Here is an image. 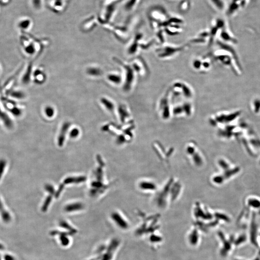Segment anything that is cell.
Returning a JSON list of instances; mask_svg holds the SVG:
<instances>
[{"mask_svg": "<svg viewBox=\"0 0 260 260\" xmlns=\"http://www.w3.org/2000/svg\"><path fill=\"white\" fill-rule=\"evenodd\" d=\"M170 16L164 7L159 5L153 6L147 13L150 26L155 31L160 29L161 24L166 21Z\"/></svg>", "mask_w": 260, "mask_h": 260, "instance_id": "cell-1", "label": "cell"}, {"mask_svg": "<svg viewBox=\"0 0 260 260\" xmlns=\"http://www.w3.org/2000/svg\"><path fill=\"white\" fill-rule=\"evenodd\" d=\"M189 43L183 45H174L165 43L160 44L155 50L157 57L161 59H168L173 58L189 47Z\"/></svg>", "mask_w": 260, "mask_h": 260, "instance_id": "cell-2", "label": "cell"}, {"mask_svg": "<svg viewBox=\"0 0 260 260\" xmlns=\"http://www.w3.org/2000/svg\"><path fill=\"white\" fill-rule=\"evenodd\" d=\"M113 59L123 68L124 71V79L123 83V90L125 92H129L134 86L137 74L131 64L124 62L116 57H114Z\"/></svg>", "mask_w": 260, "mask_h": 260, "instance_id": "cell-3", "label": "cell"}, {"mask_svg": "<svg viewBox=\"0 0 260 260\" xmlns=\"http://www.w3.org/2000/svg\"><path fill=\"white\" fill-rule=\"evenodd\" d=\"M173 101L170 90H166L159 102L158 108L159 114L163 119H168L172 116V108Z\"/></svg>", "mask_w": 260, "mask_h": 260, "instance_id": "cell-4", "label": "cell"}, {"mask_svg": "<svg viewBox=\"0 0 260 260\" xmlns=\"http://www.w3.org/2000/svg\"><path fill=\"white\" fill-rule=\"evenodd\" d=\"M131 66L137 75L145 77L148 75L149 69L145 60L141 57H137L131 62Z\"/></svg>", "mask_w": 260, "mask_h": 260, "instance_id": "cell-5", "label": "cell"}, {"mask_svg": "<svg viewBox=\"0 0 260 260\" xmlns=\"http://www.w3.org/2000/svg\"><path fill=\"white\" fill-rule=\"evenodd\" d=\"M144 35L142 32L135 33L127 48V53L130 56H134L137 53L140 49V44L143 39Z\"/></svg>", "mask_w": 260, "mask_h": 260, "instance_id": "cell-6", "label": "cell"}, {"mask_svg": "<svg viewBox=\"0 0 260 260\" xmlns=\"http://www.w3.org/2000/svg\"><path fill=\"white\" fill-rule=\"evenodd\" d=\"M21 43H22L24 53H26L27 55L32 56L36 52V48L33 42H31L28 40H22Z\"/></svg>", "mask_w": 260, "mask_h": 260, "instance_id": "cell-7", "label": "cell"}, {"mask_svg": "<svg viewBox=\"0 0 260 260\" xmlns=\"http://www.w3.org/2000/svg\"><path fill=\"white\" fill-rule=\"evenodd\" d=\"M210 36V33L208 31H203L197 34L195 37L192 38L189 42V44H202L206 42V39Z\"/></svg>", "mask_w": 260, "mask_h": 260, "instance_id": "cell-8", "label": "cell"}, {"mask_svg": "<svg viewBox=\"0 0 260 260\" xmlns=\"http://www.w3.org/2000/svg\"><path fill=\"white\" fill-rule=\"evenodd\" d=\"M118 112L119 115V118L123 123H124L126 119L129 118L131 114L128 108L125 104H120L118 106Z\"/></svg>", "mask_w": 260, "mask_h": 260, "instance_id": "cell-9", "label": "cell"}, {"mask_svg": "<svg viewBox=\"0 0 260 260\" xmlns=\"http://www.w3.org/2000/svg\"><path fill=\"white\" fill-rule=\"evenodd\" d=\"M107 79L110 82L115 85H119L123 83L122 75L117 72L110 73L107 76Z\"/></svg>", "mask_w": 260, "mask_h": 260, "instance_id": "cell-10", "label": "cell"}, {"mask_svg": "<svg viewBox=\"0 0 260 260\" xmlns=\"http://www.w3.org/2000/svg\"><path fill=\"white\" fill-rule=\"evenodd\" d=\"M100 103L104 108L110 112H113L116 108L115 103L112 100L107 97H102L100 100Z\"/></svg>", "mask_w": 260, "mask_h": 260, "instance_id": "cell-11", "label": "cell"}, {"mask_svg": "<svg viewBox=\"0 0 260 260\" xmlns=\"http://www.w3.org/2000/svg\"><path fill=\"white\" fill-rule=\"evenodd\" d=\"M182 96L185 99L189 100L194 96V92L191 87L186 82H182Z\"/></svg>", "mask_w": 260, "mask_h": 260, "instance_id": "cell-12", "label": "cell"}, {"mask_svg": "<svg viewBox=\"0 0 260 260\" xmlns=\"http://www.w3.org/2000/svg\"><path fill=\"white\" fill-rule=\"evenodd\" d=\"M34 82L38 84H42L46 80V75L43 71L40 68H37L32 73Z\"/></svg>", "mask_w": 260, "mask_h": 260, "instance_id": "cell-13", "label": "cell"}, {"mask_svg": "<svg viewBox=\"0 0 260 260\" xmlns=\"http://www.w3.org/2000/svg\"><path fill=\"white\" fill-rule=\"evenodd\" d=\"M191 0H181L178 5V9L181 13L188 12L191 7Z\"/></svg>", "mask_w": 260, "mask_h": 260, "instance_id": "cell-14", "label": "cell"}, {"mask_svg": "<svg viewBox=\"0 0 260 260\" xmlns=\"http://www.w3.org/2000/svg\"><path fill=\"white\" fill-rule=\"evenodd\" d=\"M182 104L184 111L185 115L188 117L191 116L193 112V106L191 102L186 100Z\"/></svg>", "mask_w": 260, "mask_h": 260, "instance_id": "cell-15", "label": "cell"}, {"mask_svg": "<svg viewBox=\"0 0 260 260\" xmlns=\"http://www.w3.org/2000/svg\"><path fill=\"white\" fill-rule=\"evenodd\" d=\"M86 72L89 75L93 77H99L103 73V71L100 68L94 67H91L87 69Z\"/></svg>", "mask_w": 260, "mask_h": 260, "instance_id": "cell-16", "label": "cell"}, {"mask_svg": "<svg viewBox=\"0 0 260 260\" xmlns=\"http://www.w3.org/2000/svg\"><path fill=\"white\" fill-rule=\"evenodd\" d=\"M44 113L48 118H52L55 116L56 110L55 108L51 105H47L44 108Z\"/></svg>", "mask_w": 260, "mask_h": 260, "instance_id": "cell-17", "label": "cell"}, {"mask_svg": "<svg viewBox=\"0 0 260 260\" xmlns=\"http://www.w3.org/2000/svg\"><path fill=\"white\" fill-rule=\"evenodd\" d=\"M202 59L198 58H195L192 61L193 68L196 71H202Z\"/></svg>", "mask_w": 260, "mask_h": 260, "instance_id": "cell-18", "label": "cell"}, {"mask_svg": "<svg viewBox=\"0 0 260 260\" xmlns=\"http://www.w3.org/2000/svg\"><path fill=\"white\" fill-rule=\"evenodd\" d=\"M155 40L153 39L147 42H141L140 44V49L143 50H148L154 44Z\"/></svg>", "mask_w": 260, "mask_h": 260, "instance_id": "cell-19", "label": "cell"}, {"mask_svg": "<svg viewBox=\"0 0 260 260\" xmlns=\"http://www.w3.org/2000/svg\"><path fill=\"white\" fill-rule=\"evenodd\" d=\"M211 3L215 8L218 10L221 11L224 8V5L223 0H210Z\"/></svg>", "mask_w": 260, "mask_h": 260, "instance_id": "cell-20", "label": "cell"}, {"mask_svg": "<svg viewBox=\"0 0 260 260\" xmlns=\"http://www.w3.org/2000/svg\"><path fill=\"white\" fill-rule=\"evenodd\" d=\"M31 21L28 20H23L21 21L18 24V26L21 30H26L30 27Z\"/></svg>", "mask_w": 260, "mask_h": 260, "instance_id": "cell-21", "label": "cell"}, {"mask_svg": "<svg viewBox=\"0 0 260 260\" xmlns=\"http://www.w3.org/2000/svg\"><path fill=\"white\" fill-rule=\"evenodd\" d=\"M112 218H113V219L116 221V223L119 225V226L122 227H123V228L126 227V224H125L124 222H121V220H122V219H121L120 217L119 216L118 214H115L113 215Z\"/></svg>", "mask_w": 260, "mask_h": 260, "instance_id": "cell-22", "label": "cell"}, {"mask_svg": "<svg viewBox=\"0 0 260 260\" xmlns=\"http://www.w3.org/2000/svg\"><path fill=\"white\" fill-rule=\"evenodd\" d=\"M221 36L223 40L227 41H232V42H234V39H232L230 37V36L229 35L227 32L224 31H222L221 34Z\"/></svg>", "mask_w": 260, "mask_h": 260, "instance_id": "cell-23", "label": "cell"}, {"mask_svg": "<svg viewBox=\"0 0 260 260\" xmlns=\"http://www.w3.org/2000/svg\"><path fill=\"white\" fill-rule=\"evenodd\" d=\"M81 208V205L80 204L71 205L66 208V211H72L76 210H78Z\"/></svg>", "mask_w": 260, "mask_h": 260, "instance_id": "cell-24", "label": "cell"}, {"mask_svg": "<svg viewBox=\"0 0 260 260\" xmlns=\"http://www.w3.org/2000/svg\"><path fill=\"white\" fill-rule=\"evenodd\" d=\"M249 203L254 208H258L260 207V202L256 200H249Z\"/></svg>", "mask_w": 260, "mask_h": 260, "instance_id": "cell-25", "label": "cell"}, {"mask_svg": "<svg viewBox=\"0 0 260 260\" xmlns=\"http://www.w3.org/2000/svg\"><path fill=\"white\" fill-rule=\"evenodd\" d=\"M32 4L36 9H40L42 6V0H32Z\"/></svg>", "mask_w": 260, "mask_h": 260, "instance_id": "cell-26", "label": "cell"}, {"mask_svg": "<svg viewBox=\"0 0 260 260\" xmlns=\"http://www.w3.org/2000/svg\"><path fill=\"white\" fill-rule=\"evenodd\" d=\"M255 112H259V109H260V101H259V100H257L255 102Z\"/></svg>", "mask_w": 260, "mask_h": 260, "instance_id": "cell-27", "label": "cell"}, {"mask_svg": "<svg viewBox=\"0 0 260 260\" xmlns=\"http://www.w3.org/2000/svg\"><path fill=\"white\" fill-rule=\"evenodd\" d=\"M71 133V136L74 137V136H77L79 134V130L78 129H73Z\"/></svg>", "mask_w": 260, "mask_h": 260, "instance_id": "cell-28", "label": "cell"}, {"mask_svg": "<svg viewBox=\"0 0 260 260\" xmlns=\"http://www.w3.org/2000/svg\"><path fill=\"white\" fill-rule=\"evenodd\" d=\"M5 260H15L14 257L11 255H6L4 257Z\"/></svg>", "mask_w": 260, "mask_h": 260, "instance_id": "cell-29", "label": "cell"}, {"mask_svg": "<svg viewBox=\"0 0 260 260\" xmlns=\"http://www.w3.org/2000/svg\"><path fill=\"white\" fill-rule=\"evenodd\" d=\"M244 240H245V236H241V238H240V239H239V240H238L239 241H236V244H237V245H238V244H240V243H242V242H243V241H244Z\"/></svg>", "mask_w": 260, "mask_h": 260, "instance_id": "cell-30", "label": "cell"}, {"mask_svg": "<svg viewBox=\"0 0 260 260\" xmlns=\"http://www.w3.org/2000/svg\"><path fill=\"white\" fill-rule=\"evenodd\" d=\"M5 249V247L4 246L2 245V244H0V250H4Z\"/></svg>", "mask_w": 260, "mask_h": 260, "instance_id": "cell-31", "label": "cell"}, {"mask_svg": "<svg viewBox=\"0 0 260 260\" xmlns=\"http://www.w3.org/2000/svg\"><path fill=\"white\" fill-rule=\"evenodd\" d=\"M0 260H1V257H0Z\"/></svg>", "mask_w": 260, "mask_h": 260, "instance_id": "cell-32", "label": "cell"}]
</instances>
